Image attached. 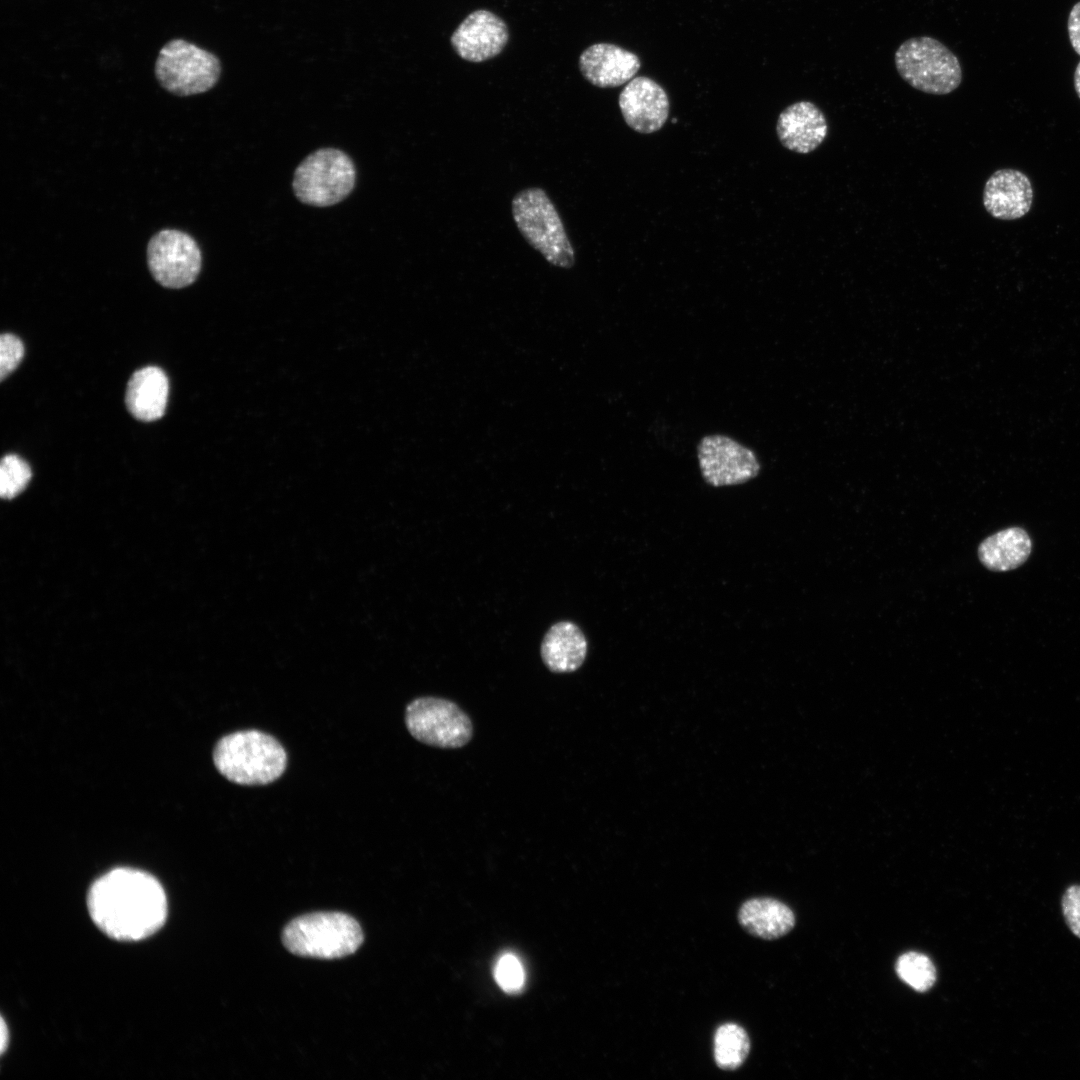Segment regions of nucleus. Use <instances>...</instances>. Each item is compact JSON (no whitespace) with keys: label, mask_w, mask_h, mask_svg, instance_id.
I'll use <instances>...</instances> for the list:
<instances>
[{"label":"nucleus","mask_w":1080,"mask_h":1080,"mask_svg":"<svg viewBox=\"0 0 1080 1080\" xmlns=\"http://www.w3.org/2000/svg\"><path fill=\"white\" fill-rule=\"evenodd\" d=\"M641 67L639 57L620 46L596 43L579 57V69L584 78L600 88L621 86L632 80Z\"/></svg>","instance_id":"nucleus-14"},{"label":"nucleus","mask_w":1080,"mask_h":1080,"mask_svg":"<svg viewBox=\"0 0 1080 1080\" xmlns=\"http://www.w3.org/2000/svg\"><path fill=\"white\" fill-rule=\"evenodd\" d=\"M201 250L192 236L176 229H163L150 239L147 263L153 278L166 288L192 284L201 270Z\"/></svg>","instance_id":"nucleus-9"},{"label":"nucleus","mask_w":1080,"mask_h":1080,"mask_svg":"<svg viewBox=\"0 0 1080 1080\" xmlns=\"http://www.w3.org/2000/svg\"><path fill=\"white\" fill-rule=\"evenodd\" d=\"M24 355V346L21 340L13 334H2L0 338V376L3 380L21 362Z\"/></svg>","instance_id":"nucleus-24"},{"label":"nucleus","mask_w":1080,"mask_h":1080,"mask_svg":"<svg viewBox=\"0 0 1080 1080\" xmlns=\"http://www.w3.org/2000/svg\"><path fill=\"white\" fill-rule=\"evenodd\" d=\"M750 1040L746 1031L734 1023L718 1027L714 1035V1059L723 1070H735L746 1060Z\"/></svg>","instance_id":"nucleus-20"},{"label":"nucleus","mask_w":1080,"mask_h":1080,"mask_svg":"<svg viewBox=\"0 0 1080 1080\" xmlns=\"http://www.w3.org/2000/svg\"><path fill=\"white\" fill-rule=\"evenodd\" d=\"M776 133L783 147L808 154L826 139L828 122L823 111L813 102L798 101L786 107L778 116Z\"/></svg>","instance_id":"nucleus-13"},{"label":"nucleus","mask_w":1080,"mask_h":1080,"mask_svg":"<svg viewBox=\"0 0 1080 1080\" xmlns=\"http://www.w3.org/2000/svg\"><path fill=\"white\" fill-rule=\"evenodd\" d=\"M216 769L240 785H266L277 780L287 766L284 747L273 736L242 730L222 737L213 752Z\"/></svg>","instance_id":"nucleus-2"},{"label":"nucleus","mask_w":1080,"mask_h":1080,"mask_svg":"<svg viewBox=\"0 0 1080 1080\" xmlns=\"http://www.w3.org/2000/svg\"><path fill=\"white\" fill-rule=\"evenodd\" d=\"M509 39L506 23L488 10L470 13L451 36V45L464 60L482 62L497 56Z\"/></svg>","instance_id":"nucleus-12"},{"label":"nucleus","mask_w":1080,"mask_h":1080,"mask_svg":"<svg viewBox=\"0 0 1080 1080\" xmlns=\"http://www.w3.org/2000/svg\"><path fill=\"white\" fill-rule=\"evenodd\" d=\"M738 920L748 933L766 940L786 935L795 925L792 910L772 898H754L746 901L739 909Z\"/></svg>","instance_id":"nucleus-19"},{"label":"nucleus","mask_w":1080,"mask_h":1080,"mask_svg":"<svg viewBox=\"0 0 1080 1080\" xmlns=\"http://www.w3.org/2000/svg\"><path fill=\"white\" fill-rule=\"evenodd\" d=\"M512 214L525 240L550 264L566 269L574 265L573 246L543 189L533 187L518 192L512 199Z\"/></svg>","instance_id":"nucleus-4"},{"label":"nucleus","mask_w":1080,"mask_h":1080,"mask_svg":"<svg viewBox=\"0 0 1080 1080\" xmlns=\"http://www.w3.org/2000/svg\"><path fill=\"white\" fill-rule=\"evenodd\" d=\"M619 108L626 124L641 134L660 130L669 115V98L664 88L646 76L634 77L621 91Z\"/></svg>","instance_id":"nucleus-11"},{"label":"nucleus","mask_w":1080,"mask_h":1080,"mask_svg":"<svg viewBox=\"0 0 1080 1080\" xmlns=\"http://www.w3.org/2000/svg\"><path fill=\"white\" fill-rule=\"evenodd\" d=\"M900 77L911 87L932 95H946L962 82L957 56L939 40L912 37L900 44L894 55Z\"/></svg>","instance_id":"nucleus-5"},{"label":"nucleus","mask_w":1080,"mask_h":1080,"mask_svg":"<svg viewBox=\"0 0 1080 1080\" xmlns=\"http://www.w3.org/2000/svg\"><path fill=\"white\" fill-rule=\"evenodd\" d=\"M405 723L418 741L439 748H459L472 738L469 716L454 702L437 697H419L405 710Z\"/></svg>","instance_id":"nucleus-8"},{"label":"nucleus","mask_w":1080,"mask_h":1080,"mask_svg":"<svg viewBox=\"0 0 1080 1080\" xmlns=\"http://www.w3.org/2000/svg\"><path fill=\"white\" fill-rule=\"evenodd\" d=\"M494 977L500 988L507 993L519 992L526 978L521 961L512 953H505L498 958L494 967Z\"/></svg>","instance_id":"nucleus-23"},{"label":"nucleus","mask_w":1080,"mask_h":1080,"mask_svg":"<svg viewBox=\"0 0 1080 1080\" xmlns=\"http://www.w3.org/2000/svg\"><path fill=\"white\" fill-rule=\"evenodd\" d=\"M0 1038H1V1041H0L1 1053H4V1051H5V1049L7 1048V1045H8L9 1033H8V1028L6 1026V1023L4 1022L3 1019L1 1021Z\"/></svg>","instance_id":"nucleus-27"},{"label":"nucleus","mask_w":1080,"mask_h":1080,"mask_svg":"<svg viewBox=\"0 0 1080 1080\" xmlns=\"http://www.w3.org/2000/svg\"><path fill=\"white\" fill-rule=\"evenodd\" d=\"M1032 203L1031 181L1019 170L999 169L985 183L983 205L993 218L1019 219L1030 211Z\"/></svg>","instance_id":"nucleus-15"},{"label":"nucleus","mask_w":1080,"mask_h":1080,"mask_svg":"<svg viewBox=\"0 0 1080 1080\" xmlns=\"http://www.w3.org/2000/svg\"><path fill=\"white\" fill-rule=\"evenodd\" d=\"M896 972L906 984L919 992L929 990L936 980V971L931 960L926 955L917 952H908L900 956L897 960Z\"/></svg>","instance_id":"nucleus-21"},{"label":"nucleus","mask_w":1080,"mask_h":1080,"mask_svg":"<svg viewBox=\"0 0 1080 1080\" xmlns=\"http://www.w3.org/2000/svg\"><path fill=\"white\" fill-rule=\"evenodd\" d=\"M1074 88L1078 97L1080 98V61L1077 64L1074 72Z\"/></svg>","instance_id":"nucleus-28"},{"label":"nucleus","mask_w":1080,"mask_h":1080,"mask_svg":"<svg viewBox=\"0 0 1080 1080\" xmlns=\"http://www.w3.org/2000/svg\"><path fill=\"white\" fill-rule=\"evenodd\" d=\"M1062 914L1070 931L1080 938V885L1069 886L1061 899Z\"/></svg>","instance_id":"nucleus-25"},{"label":"nucleus","mask_w":1080,"mask_h":1080,"mask_svg":"<svg viewBox=\"0 0 1080 1080\" xmlns=\"http://www.w3.org/2000/svg\"><path fill=\"white\" fill-rule=\"evenodd\" d=\"M282 940L293 954L335 959L354 953L363 942V932L358 922L347 914L317 912L288 923Z\"/></svg>","instance_id":"nucleus-3"},{"label":"nucleus","mask_w":1080,"mask_h":1080,"mask_svg":"<svg viewBox=\"0 0 1080 1080\" xmlns=\"http://www.w3.org/2000/svg\"><path fill=\"white\" fill-rule=\"evenodd\" d=\"M1032 552V540L1022 527L1002 529L978 546L977 554L982 565L993 572H1006L1019 568Z\"/></svg>","instance_id":"nucleus-17"},{"label":"nucleus","mask_w":1080,"mask_h":1080,"mask_svg":"<svg viewBox=\"0 0 1080 1080\" xmlns=\"http://www.w3.org/2000/svg\"><path fill=\"white\" fill-rule=\"evenodd\" d=\"M31 478L29 465L19 456L6 455L0 465V494L5 499L18 495Z\"/></svg>","instance_id":"nucleus-22"},{"label":"nucleus","mask_w":1080,"mask_h":1080,"mask_svg":"<svg viewBox=\"0 0 1080 1080\" xmlns=\"http://www.w3.org/2000/svg\"><path fill=\"white\" fill-rule=\"evenodd\" d=\"M697 456L704 480L714 487L742 484L760 472L756 454L725 435L703 437L697 446Z\"/></svg>","instance_id":"nucleus-10"},{"label":"nucleus","mask_w":1080,"mask_h":1080,"mask_svg":"<svg viewBox=\"0 0 1080 1080\" xmlns=\"http://www.w3.org/2000/svg\"><path fill=\"white\" fill-rule=\"evenodd\" d=\"M159 84L177 96L210 90L221 74V64L213 53L184 39H172L159 51L155 62Z\"/></svg>","instance_id":"nucleus-7"},{"label":"nucleus","mask_w":1080,"mask_h":1080,"mask_svg":"<svg viewBox=\"0 0 1080 1080\" xmlns=\"http://www.w3.org/2000/svg\"><path fill=\"white\" fill-rule=\"evenodd\" d=\"M1067 29L1071 46L1080 55V1L1072 7L1069 13Z\"/></svg>","instance_id":"nucleus-26"},{"label":"nucleus","mask_w":1080,"mask_h":1080,"mask_svg":"<svg viewBox=\"0 0 1080 1080\" xmlns=\"http://www.w3.org/2000/svg\"><path fill=\"white\" fill-rule=\"evenodd\" d=\"M355 180V166L346 153L335 148H322L298 165L293 190L302 203L327 207L345 199L353 190Z\"/></svg>","instance_id":"nucleus-6"},{"label":"nucleus","mask_w":1080,"mask_h":1080,"mask_svg":"<svg viewBox=\"0 0 1080 1080\" xmlns=\"http://www.w3.org/2000/svg\"><path fill=\"white\" fill-rule=\"evenodd\" d=\"M168 391V379L161 368H141L133 373L128 382L125 398L127 409L140 421H155L165 412Z\"/></svg>","instance_id":"nucleus-16"},{"label":"nucleus","mask_w":1080,"mask_h":1080,"mask_svg":"<svg viewBox=\"0 0 1080 1080\" xmlns=\"http://www.w3.org/2000/svg\"><path fill=\"white\" fill-rule=\"evenodd\" d=\"M88 910L106 935L120 941L144 939L164 924L167 899L148 873L117 868L98 878L88 892Z\"/></svg>","instance_id":"nucleus-1"},{"label":"nucleus","mask_w":1080,"mask_h":1080,"mask_svg":"<svg viewBox=\"0 0 1080 1080\" xmlns=\"http://www.w3.org/2000/svg\"><path fill=\"white\" fill-rule=\"evenodd\" d=\"M586 654L587 640L582 630L569 621L552 625L541 643L542 660L556 673L577 670L584 662Z\"/></svg>","instance_id":"nucleus-18"}]
</instances>
